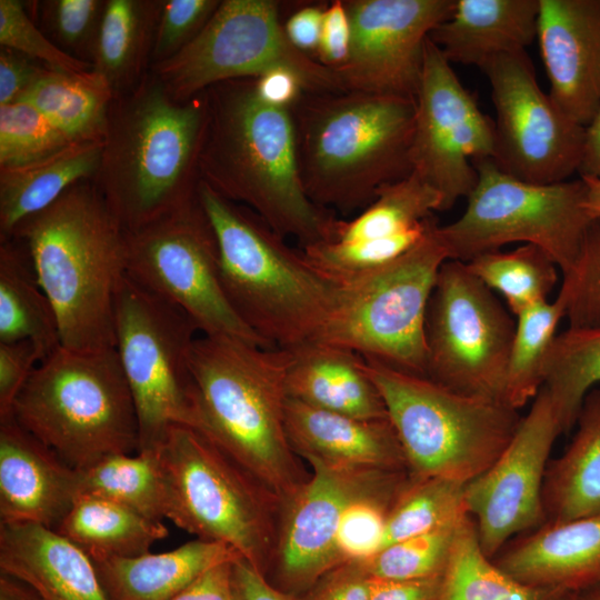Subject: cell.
Returning <instances> with one entry per match:
<instances>
[{"mask_svg": "<svg viewBox=\"0 0 600 600\" xmlns=\"http://www.w3.org/2000/svg\"><path fill=\"white\" fill-rule=\"evenodd\" d=\"M232 576L238 600H297L241 557L233 561Z\"/></svg>", "mask_w": 600, "mask_h": 600, "instance_id": "obj_57", "label": "cell"}, {"mask_svg": "<svg viewBox=\"0 0 600 600\" xmlns=\"http://www.w3.org/2000/svg\"><path fill=\"white\" fill-rule=\"evenodd\" d=\"M464 486V482L441 477L411 478L388 513L381 549L403 539L459 526L469 517Z\"/></svg>", "mask_w": 600, "mask_h": 600, "instance_id": "obj_41", "label": "cell"}, {"mask_svg": "<svg viewBox=\"0 0 600 600\" xmlns=\"http://www.w3.org/2000/svg\"><path fill=\"white\" fill-rule=\"evenodd\" d=\"M239 557L227 544L197 539L167 552L110 558L93 566L110 600H172L211 568Z\"/></svg>", "mask_w": 600, "mask_h": 600, "instance_id": "obj_28", "label": "cell"}, {"mask_svg": "<svg viewBox=\"0 0 600 600\" xmlns=\"http://www.w3.org/2000/svg\"><path fill=\"white\" fill-rule=\"evenodd\" d=\"M11 238L28 247L53 307L61 347L114 348V302L126 277V232L93 181L68 189L21 222Z\"/></svg>", "mask_w": 600, "mask_h": 600, "instance_id": "obj_5", "label": "cell"}, {"mask_svg": "<svg viewBox=\"0 0 600 600\" xmlns=\"http://www.w3.org/2000/svg\"><path fill=\"white\" fill-rule=\"evenodd\" d=\"M539 0H454L450 17L429 36L450 63L481 69L526 50L537 39Z\"/></svg>", "mask_w": 600, "mask_h": 600, "instance_id": "obj_27", "label": "cell"}, {"mask_svg": "<svg viewBox=\"0 0 600 600\" xmlns=\"http://www.w3.org/2000/svg\"><path fill=\"white\" fill-rule=\"evenodd\" d=\"M208 111L206 91L176 100L151 71L114 97L92 181L126 232L198 201Z\"/></svg>", "mask_w": 600, "mask_h": 600, "instance_id": "obj_2", "label": "cell"}, {"mask_svg": "<svg viewBox=\"0 0 600 600\" xmlns=\"http://www.w3.org/2000/svg\"><path fill=\"white\" fill-rule=\"evenodd\" d=\"M438 226L434 220L423 239L397 259L334 286V303L316 342L426 377V313L448 260Z\"/></svg>", "mask_w": 600, "mask_h": 600, "instance_id": "obj_10", "label": "cell"}, {"mask_svg": "<svg viewBox=\"0 0 600 600\" xmlns=\"http://www.w3.org/2000/svg\"><path fill=\"white\" fill-rule=\"evenodd\" d=\"M566 309V297L559 291L553 301L537 302L514 317L504 390V401L511 408L521 409L542 388L544 362Z\"/></svg>", "mask_w": 600, "mask_h": 600, "instance_id": "obj_38", "label": "cell"}, {"mask_svg": "<svg viewBox=\"0 0 600 600\" xmlns=\"http://www.w3.org/2000/svg\"><path fill=\"white\" fill-rule=\"evenodd\" d=\"M106 2L41 0L30 2L27 10L40 30L60 50L91 66Z\"/></svg>", "mask_w": 600, "mask_h": 600, "instance_id": "obj_43", "label": "cell"}, {"mask_svg": "<svg viewBox=\"0 0 600 600\" xmlns=\"http://www.w3.org/2000/svg\"><path fill=\"white\" fill-rule=\"evenodd\" d=\"M309 479L280 503L277 538L268 574L293 596L307 591L342 563L337 536L347 508L357 500L397 494L410 481L407 471L343 469L308 461Z\"/></svg>", "mask_w": 600, "mask_h": 600, "instance_id": "obj_17", "label": "cell"}, {"mask_svg": "<svg viewBox=\"0 0 600 600\" xmlns=\"http://www.w3.org/2000/svg\"><path fill=\"white\" fill-rule=\"evenodd\" d=\"M480 70L496 110L493 160L532 183H557L579 171L586 127L544 93L526 50L498 56Z\"/></svg>", "mask_w": 600, "mask_h": 600, "instance_id": "obj_16", "label": "cell"}, {"mask_svg": "<svg viewBox=\"0 0 600 600\" xmlns=\"http://www.w3.org/2000/svg\"><path fill=\"white\" fill-rule=\"evenodd\" d=\"M233 561L211 568L172 600H238L232 576Z\"/></svg>", "mask_w": 600, "mask_h": 600, "instance_id": "obj_56", "label": "cell"}, {"mask_svg": "<svg viewBox=\"0 0 600 600\" xmlns=\"http://www.w3.org/2000/svg\"><path fill=\"white\" fill-rule=\"evenodd\" d=\"M442 576L417 580L370 577L369 600H438Z\"/></svg>", "mask_w": 600, "mask_h": 600, "instance_id": "obj_54", "label": "cell"}, {"mask_svg": "<svg viewBox=\"0 0 600 600\" xmlns=\"http://www.w3.org/2000/svg\"><path fill=\"white\" fill-rule=\"evenodd\" d=\"M464 263L490 290L503 297L514 317L537 302L549 300L558 281L557 264L533 244L486 252Z\"/></svg>", "mask_w": 600, "mask_h": 600, "instance_id": "obj_39", "label": "cell"}, {"mask_svg": "<svg viewBox=\"0 0 600 600\" xmlns=\"http://www.w3.org/2000/svg\"><path fill=\"white\" fill-rule=\"evenodd\" d=\"M364 361L412 479L467 483L496 461L519 427L518 410L501 400L462 394L426 377Z\"/></svg>", "mask_w": 600, "mask_h": 600, "instance_id": "obj_8", "label": "cell"}, {"mask_svg": "<svg viewBox=\"0 0 600 600\" xmlns=\"http://www.w3.org/2000/svg\"><path fill=\"white\" fill-rule=\"evenodd\" d=\"M530 587L502 571L481 549L469 516L459 527L438 600H568Z\"/></svg>", "mask_w": 600, "mask_h": 600, "instance_id": "obj_36", "label": "cell"}, {"mask_svg": "<svg viewBox=\"0 0 600 600\" xmlns=\"http://www.w3.org/2000/svg\"><path fill=\"white\" fill-rule=\"evenodd\" d=\"M126 274L183 310L201 336L230 337L274 349L249 329L229 303L220 279L217 237L199 199L126 232Z\"/></svg>", "mask_w": 600, "mask_h": 600, "instance_id": "obj_15", "label": "cell"}, {"mask_svg": "<svg viewBox=\"0 0 600 600\" xmlns=\"http://www.w3.org/2000/svg\"><path fill=\"white\" fill-rule=\"evenodd\" d=\"M586 184L584 208L591 219L600 217V179L580 177Z\"/></svg>", "mask_w": 600, "mask_h": 600, "instance_id": "obj_61", "label": "cell"}, {"mask_svg": "<svg viewBox=\"0 0 600 600\" xmlns=\"http://www.w3.org/2000/svg\"><path fill=\"white\" fill-rule=\"evenodd\" d=\"M494 563L519 582L571 597L600 584V514L547 521L521 536Z\"/></svg>", "mask_w": 600, "mask_h": 600, "instance_id": "obj_23", "label": "cell"}, {"mask_svg": "<svg viewBox=\"0 0 600 600\" xmlns=\"http://www.w3.org/2000/svg\"><path fill=\"white\" fill-rule=\"evenodd\" d=\"M441 211L440 194L417 173L387 184L352 220H339L337 242H357L407 231Z\"/></svg>", "mask_w": 600, "mask_h": 600, "instance_id": "obj_40", "label": "cell"}, {"mask_svg": "<svg viewBox=\"0 0 600 600\" xmlns=\"http://www.w3.org/2000/svg\"><path fill=\"white\" fill-rule=\"evenodd\" d=\"M413 99L303 91L291 107L300 176L318 206L350 214L412 172Z\"/></svg>", "mask_w": 600, "mask_h": 600, "instance_id": "obj_4", "label": "cell"}, {"mask_svg": "<svg viewBox=\"0 0 600 600\" xmlns=\"http://www.w3.org/2000/svg\"><path fill=\"white\" fill-rule=\"evenodd\" d=\"M511 314L464 262L447 260L426 313V378L462 394L506 402L516 330Z\"/></svg>", "mask_w": 600, "mask_h": 600, "instance_id": "obj_14", "label": "cell"}, {"mask_svg": "<svg viewBox=\"0 0 600 600\" xmlns=\"http://www.w3.org/2000/svg\"><path fill=\"white\" fill-rule=\"evenodd\" d=\"M568 600H600V584L573 594L569 597Z\"/></svg>", "mask_w": 600, "mask_h": 600, "instance_id": "obj_62", "label": "cell"}, {"mask_svg": "<svg viewBox=\"0 0 600 600\" xmlns=\"http://www.w3.org/2000/svg\"><path fill=\"white\" fill-rule=\"evenodd\" d=\"M436 219L430 216L401 233L357 242H319L301 248L307 262L332 286H340L397 259L429 231Z\"/></svg>", "mask_w": 600, "mask_h": 600, "instance_id": "obj_42", "label": "cell"}, {"mask_svg": "<svg viewBox=\"0 0 600 600\" xmlns=\"http://www.w3.org/2000/svg\"><path fill=\"white\" fill-rule=\"evenodd\" d=\"M400 493L367 497L347 508L337 536L342 562L366 561L379 552L388 513Z\"/></svg>", "mask_w": 600, "mask_h": 600, "instance_id": "obj_48", "label": "cell"}, {"mask_svg": "<svg viewBox=\"0 0 600 600\" xmlns=\"http://www.w3.org/2000/svg\"><path fill=\"white\" fill-rule=\"evenodd\" d=\"M274 0H221L202 31L178 54L150 68L169 93L186 101L229 80L259 78L284 69L304 91L344 90L336 71L298 50L288 39Z\"/></svg>", "mask_w": 600, "mask_h": 600, "instance_id": "obj_13", "label": "cell"}, {"mask_svg": "<svg viewBox=\"0 0 600 600\" xmlns=\"http://www.w3.org/2000/svg\"><path fill=\"white\" fill-rule=\"evenodd\" d=\"M0 46L16 50L42 66L62 72L91 70L87 62L60 50L37 26L20 0H0Z\"/></svg>", "mask_w": 600, "mask_h": 600, "instance_id": "obj_47", "label": "cell"}, {"mask_svg": "<svg viewBox=\"0 0 600 600\" xmlns=\"http://www.w3.org/2000/svg\"><path fill=\"white\" fill-rule=\"evenodd\" d=\"M199 333L183 310L126 274L114 302V348L136 407L137 452L157 449L172 426L197 429L190 353Z\"/></svg>", "mask_w": 600, "mask_h": 600, "instance_id": "obj_12", "label": "cell"}, {"mask_svg": "<svg viewBox=\"0 0 600 600\" xmlns=\"http://www.w3.org/2000/svg\"><path fill=\"white\" fill-rule=\"evenodd\" d=\"M460 524L386 546L364 561L370 577L417 580L442 576Z\"/></svg>", "mask_w": 600, "mask_h": 600, "instance_id": "obj_45", "label": "cell"}, {"mask_svg": "<svg viewBox=\"0 0 600 600\" xmlns=\"http://www.w3.org/2000/svg\"><path fill=\"white\" fill-rule=\"evenodd\" d=\"M84 552L92 562L149 552L168 536L162 521H153L116 501L80 494L54 530Z\"/></svg>", "mask_w": 600, "mask_h": 600, "instance_id": "obj_33", "label": "cell"}, {"mask_svg": "<svg viewBox=\"0 0 600 600\" xmlns=\"http://www.w3.org/2000/svg\"><path fill=\"white\" fill-rule=\"evenodd\" d=\"M0 572L28 584L39 600H110L91 559L43 526L0 523Z\"/></svg>", "mask_w": 600, "mask_h": 600, "instance_id": "obj_25", "label": "cell"}, {"mask_svg": "<svg viewBox=\"0 0 600 600\" xmlns=\"http://www.w3.org/2000/svg\"><path fill=\"white\" fill-rule=\"evenodd\" d=\"M256 83L264 101L286 108H291L304 91L301 80L284 69L271 70L256 78Z\"/></svg>", "mask_w": 600, "mask_h": 600, "instance_id": "obj_58", "label": "cell"}, {"mask_svg": "<svg viewBox=\"0 0 600 600\" xmlns=\"http://www.w3.org/2000/svg\"><path fill=\"white\" fill-rule=\"evenodd\" d=\"M103 142L72 144L37 163L0 170V241L16 228L57 201L74 184L92 180Z\"/></svg>", "mask_w": 600, "mask_h": 600, "instance_id": "obj_30", "label": "cell"}, {"mask_svg": "<svg viewBox=\"0 0 600 600\" xmlns=\"http://www.w3.org/2000/svg\"><path fill=\"white\" fill-rule=\"evenodd\" d=\"M198 196L217 237L223 291L241 321L274 349L316 341L336 287L249 208L201 180Z\"/></svg>", "mask_w": 600, "mask_h": 600, "instance_id": "obj_6", "label": "cell"}, {"mask_svg": "<svg viewBox=\"0 0 600 600\" xmlns=\"http://www.w3.org/2000/svg\"><path fill=\"white\" fill-rule=\"evenodd\" d=\"M574 426L571 442L546 472L547 521L600 514V387L586 396Z\"/></svg>", "mask_w": 600, "mask_h": 600, "instance_id": "obj_29", "label": "cell"}, {"mask_svg": "<svg viewBox=\"0 0 600 600\" xmlns=\"http://www.w3.org/2000/svg\"><path fill=\"white\" fill-rule=\"evenodd\" d=\"M369 581L364 561H346L327 571L301 600H369Z\"/></svg>", "mask_w": 600, "mask_h": 600, "instance_id": "obj_51", "label": "cell"}, {"mask_svg": "<svg viewBox=\"0 0 600 600\" xmlns=\"http://www.w3.org/2000/svg\"><path fill=\"white\" fill-rule=\"evenodd\" d=\"M289 351L286 378L289 398L359 419H388L384 402L367 371L363 357L316 341Z\"/></svg>", "mask_w": 600, "mask_h": 600, "instance_id": "obj_26", "label": "cell"}, {"mask_svg": "<svg viewBox=\"0 0 600 600\" xmlns=\"http://www.w3.org/2000/svg\"><path fill=\"white\" fill-rule=\"evenodd\" d=\"M537 40L549 97L587 127L600 110V0H539Z\"/></svg>", "mask_w": 600, "mask_h": 600, "instance_id": "obj_21", "label": "cell"}, {"mask_svg": "<svg viewBox=\"0 0 600 600\" xmlns=\"http://www.w3.org/2000/svg\"><path fill=\"white\" fill-rule=\"evenodd\" d=\"M80 494L116 501L153 521L168 519L169 486L158 448L107 456L80 470Z\"/></svg>", "mask_w": 600, "mask_h": 600, "instance_id": "obj_35", "label": "cell"}, {"mask_svg": "<svg viewBox=\"0 0 600 600\" xmlns=\"http://www.w3.org/2000/svg\"><path fill=\"white\" fill-rule=\"evenodd\" d=\"M578 173L580 177L600 179V110L586 127L583 153Z\"/></svg>", "mask_w": 600, "mask_h": 600, "instance_id": "obj_59", "label": "cell"}, {"mask_svg": "<svg viewBox=\"0 0 600 600\" xmlns=\"http://www.w3.org/2000/svg\"><path fill=\"white\" fill-rule=\"evenodd\" d=\"M221 0H161L151 67L184 49L211 19Z\"/></svg>", "mask_w": 600, "mask_h": 600, "instance_id": "obj_49", "label": "cell"}, {"mask_svg": "<svg viewBox=\"0 0 600 600\" xmlns=\"http://www.w3.org/2000/svg\"><path fill=\"white\" fill-rule=\"evenodd\" d=\"M600 386V326L568 327L551 344L543 369L562 432L577 421L586 396Z\"/></svg>", "mask_w": 600, "mask_h": 600, "instance_id": "obj_37", "label": "cell"}, {"mask_svg": "<svg viewBox=\"0 0 600 600\" xmlns=\"http://www.w3.org/2000/svg\"><path fill=\"white\" fill-rule=\"evenodd\" d=\"M46 68L16 50L1 47L0 106L18 102Z\"/></svg>", "mask_w": 600, "mask_h": 600, "instance_id": "obj_53", "label": "cell"}, {"mask_svg": "<svg viewBox=\"0 0 600 600\" xmlns=\"http://www.w3.org/2000/svg\"><path fill=\"white\" fill-rule=\"evenodd\" d=\"M72 144L28 103L0 106V170L37 163Z\"/></svg>", "mask_w": 600, "mask_h": 600, "instance_id": "obj_44", "label": "cell"}, {"mask_svg": "<svg viewBox=\"0 0 600 600\" xmlns=\"http://www.w3.org/2000/svg\"><path fill=\"white\" fill-rule=\"evenodd\" d=\"M42 360L30 341L0 342V418L11 414L19 393Z\"/></svg>", "mask_w": 600, "mask_h": 600, "instance_id": "obj_50", "label": "cell"}, {"mask_svg": "<svg viewBox=\"0 0 600 600\" xmlns=\"http://www.w3.org/2000/svg\"><path fill=\"white\" fill-rule=\"evenodd\" d=\"M560 433L553 404L542 387L506 449L466 483L468 512L489 558L493 559L514 536L547 521L543 482L550 451Z\"/></svg>", "mask_w": 600, "mask_h": 600, "instance_id": "obj_19", "label": "cell"}, {"mask_svg": "<svg viewBox=\"0 0 600 600\" xmlns=\"http://www.w3.org/2000/svg\"><path fill=\"white\" fill-rule=\"evenodd\" d=\"M477 183L463 213L437 232L448 260L467 262L504 244L523 242L542 249L568 273L591 221L581 178L532 183L504 172L492 158L474 160Z\"/></svg>", "mask_w": 600, "mask_h": 600, "instance_id": "obj_11", "label": "cell"}, {"mask_svg": "<svg viewBox=\"0 0 600 600\" xmlns=\"http://www.w3.org/2000/svg\"><path fill=\"white\" fill-rule=\"evenodd\" d=\"M290 351L199 336L191 349L198 427L280 503L306 471L286 428Z\"/></svg>", "mask_w": 600, "mask_h": 600, "instance_id": "obj_3", "label": "cell"}, {"mask_svg": "<svg viewBox=\"0 0 600 600\" xmlns=\"http://www.w3.org/2000/svg\"><path fill=\"white\" fill-rule=\"evenodd\" d=\"M414 104L412 172L440 194L441 211H447L473 190L478 174L472 162L493 158V120L430 38Z\"/></svg>", "mask_w": 600, "mask_h": 600, "instance_id": "obj_18", "label": "cell"}, {"mask_svg": "<svg viewBox=\"0 0 600 600\" xmlns=\"http://www.w3.org/2000/svg\"><path fill=\"white\" fill-rule=\"evenodd\" d=\"M114 94L91 70L81 73L46 68L18 102L39 111L73 143L103 142Z\"/></svg>", "mask_w": 600, "mask_h": 600, "instance_id": "obj_34", "label": "cell"}, {"mask_svg": "<svg viewBox=\"0 0 600 600\" xmlns=\"http://www.w3.org/2000/svg\"><path fill=\"white\" fill-rule=\"evenodd\" d=\"M0 600H39L37 593L24 582L8 574L0 576Z\"/></svg>", "mask_w": 600, "mask_h": 600, "instance_id": "obj_60", "label": "cell"}, {"mask_svg": "<svg viewBox=\"0 0 600 600\" xmlns=\"http://www.w3.org/2000/svg\"><path fill=\"white\" fill-rule=\"evenodd\" d=\"M562 277L569 327L600 326V217L589 222L577 260Z\"/></svg>", "mask_w": 600, "mask_h": 600, "instance_id": "obj_46", "label": "cell"}, {"mask_svg": "<svg viewBox=\"0 0 600 600\" xmlns=\"http://www.w3.org/2000/svg\"><path fill=\"white\" fill-rule=\"evenodd\" d=\"M206 92L200 180L301 248L334 241L340 219L316 204L302 183L291 108L264 101L256 78L223 81Z\"/></svg>", "mask_w": 600, "mask_h": 600, "instance_id": "obj_1", "label": "cell"}, {"mask_svg": "<svg viewBox=\"0 0 600 600\" xmlns=\"http://www.w3.org/2000/svg\"><path fill=\"white\" fill-rule=\"evenodd\" d=\"M326 7L322 8L317 4L303 6L283 23L289 41L298 50L311 58L318 51Z\"/></svg>", "mask_w": 600, "mask_h": 600, "instance_id": "obj_55", "label": "cell"}, {"mask_svg": "<svg viewBox=\"0 0 600 600\" xmlns=\"http://www.w3.org/2000/svg\"><path fill=\"white\" fill-rule=\"evenodd\" d=\"M161 0H107L91 60L114 97L134 89L151 68Z\"/></svg>", "mask_w": 600, "mask_h": 600, "instance_id": "obj_31", "label": "cell"}, {"mask_svg": "<svg viewBox=\"0 0 600 600\" xmlns=\"http://www.w3.org/2000/svg\"><path fill=\"white\" fill-rule=\"evenodd\" d=\"M80 492V470L26 430L0 418V523L56 530Z\"/></svg>", "mask_w": 600, "mask_h": 600, "instance_id": "obj_22", "label": "cell"}, {"mask_svg": "<svg viewBox=\"0 0 600 600\" xmlns=\"http://www.w3.org/2000/svg\"><path fill=\"white\" fill-rule=\"evenodd\" d=\"M350 37L343 0H334L324 10L317 61L333 71L342 67L349 57Z\"/></svg>", "mask_w": 600, "mask_h": 600, "instance_id": "obj_52", "label": "cell"}, {"mask_svg": "<svg viewBox=\"0 0 600 600\" xmlns=\"http://www.w3.org/2000/svg\"><path fill=\"white\" fill-rule=\"evenodd\" d=\"M16 341L32 342L43 360L61 346L53 307L28 247L11 238L0 241V342Z\"/></svg>", "mask_w": 600, "mask_h": 600, "instance_id": "obj_32", "label": "cell"}, {"mask_svg": "<svg viewBox=\"0 0 600 600\" xmlns=\"http://www.w3.org/2000/svg\"><path fill=\"white\" fill-rule=\"evenodd\" d=\"M350 23L347 62L334 70L344 90L416 98L426 42L454 0H343Z\"/></svg>", "mask_w": 600, "mask_h": 600, "instance_id": "obj_20", "label": "cell"}, {"mask_svg": "<svg viewBox=\"0 0 600 600\" xmlns=\"http://www.w3.org/2000/svg\"><path fill=\"white\" fill-rule=\"evenodd\" d=\"M286 428L293 451L307 462L408 472L403 450L389 419H359L288 397Z\"/></svg>", "mask_w": 600, "mask_h": 600, "instance_id": "obj_24", "label": "cell"}, {"mask_svg": "<svg viewBox=\"0 0 600 600\" xmlns=\"http://www.w3.org/2000/svg\"><path fill=\"white\" fill-rule=\"evenodd\" d=\"M11 414L76 470L138 451L136 407L116 348L60 346L37 366Z\"/></svg>", "mask_w": 600, "mask_h": 600, "instance_id": "obj_7", "label": "cell"}, {"mask_svg": "<svg viewBox=\"0 0 600 600\" xmlns=\"http://www.w3.org/2000/svg\"><path fill=\"white\" fill-rule=\"evenodd\" d=\"M168 519L198 539L227 544L266 577L280 501L200 431L172 426L158 447Z\"/></svg>", "mask_w": 600, "mask_h": 600, "instance_id": "obj_9", "label": "cell"}]
</instances>
